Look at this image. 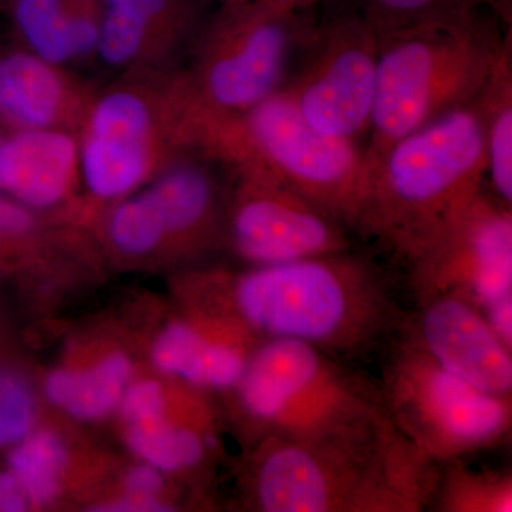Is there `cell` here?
I'll return each mask as SVG.
<instances>
[{
	"instance_id": "6da1fadb",
	"label": "cell",
	"mask_w": 512,
	"mask_h": 512,
	"mask_svg": "<svg viewBox=\"0 0 512 512\" xmlns=\"http://www.w3.org/2000/svg\"><path fill=\"white\" fill-rule=\"evenodd\" d=\"M227 288L241 329L308 343L342 362L387 345L406 322L382 268L353 249L255 265Z\"/></svg>"
},
{
	"instance_id": "7a4b0ae2",
	"label": "cell",
	"mask_w": 512,
	"mask_h": 512,
	"mask_svg": "<svg viewBox=\"0 0 512 512\" xmlns=\"http://www.w3.org/2000/svg\"><path fill=\"white\" fill-rule=\"evenodd\" d=\"M487 150L476 101L392 144L366 170L353 234L406 266L483 191Z\"/></svg>"
},
{
	"instance_id": "3957f363",
	"label": "cell",
	"mask_w": 512,
	"mask_h": 512,
	"mask_svg": "<svg viewBox=\"0 0 512 512\" xmlns=\"http://www.w3.org/2000/svg\"><path fill=\"white\" fill-rule=\"evenodd\" d=\"M439 466L387 420L359 436L301 443L265 437L252 468L264 512L429 510Z\"/></svg>"
},
{
	"instance_id": "277c9868",
	"label": "cell",
	"mask_w": 512,
	"mask_h": 512,
	"mask_svg": "<svg viewBox=\"0 0 512 512\" xmlns=\"http://www.w3.org/2000/svg\"><path fill=\"white\" fill-rule=\"evenodd\" d=\"M510 39L511 30L503 35L485 12L466 22L380 37L366 170L400 138L474 103Z\"/></svg>"
},
{
	"instance_id": "5b68a950",
	"label": "cell",
	"mask_w": 512,
	"mask_h": 512,
	"mask_svg": "<svg viewBox=\"0 0 512 512\" xmlns=\"http://www.w3.org/2000/svg\"><path fill=\"white\" fill-rule=\"evenodd\" d=\"M194 141L231 167L252 165L308 198L353 234L366 181L365 148L330 136L279 90L237 116L197 113Z\"/></svg>"
},
{
	"instance_id": "8992f818",
	"label": "cell",
	"mask_w": 512,
	"mask_h": 512,
	"mask_svg": "<svg viewBox=\"0 0 512 512\" xmlns=\"http://www.w3.org/2000/svg\"><path fill=\"white\" fill-rule=\"evenodd\" d=\"M235 389L266 437L316 443L369 433L389 420L376 383L298 340H264Z\"/></svg>"
},
{
	"instance_id": "52a82bcc",
	"label": "cell",
	"mask_w": 512,
	"mask_h": 512,
	"mask_svg": "<svg viewBox=\"0 0 512 512\" xmlns=\"http://www.w3.org/2000/svg\"><path fill=\"white\" fill-rule=\"evenodd\" d=\"M377 383L387 417L434 464L463 460L510 439L512 396H494L447 372L409 320L390 339Z\"/></svg>"
},
{
	"instance_id": "ba28073f",
	"label": "cell",
	"mask_w": 512,
	"mask_h": 512,
	"mask_svg": "<svg viewBox=\"0 0 512 512\" xmlns=\"http://www.w3.org/2000/svg\"><path fill=\"white\" fill-rule=\"evenodd\" d=\"M183 73L141 76L94 94L79 134L80 175L90 194L117 200L192 146Z\"/></svg>"
},
{
	"instance_id": "9c48e42d",
	"label": "cell",
	"mask_w": 512,
	"mask_h": 512,
	"mask_svg": "<svg viewBox=\"0 0 512 512\" xmlns=\"http://www.w3.org/2000/svg\"><path fill=\"white\" fill-rule=\"evenodd\" d=\"M275 0L222 5L195 37L185 73L191 103L210 116H237L279 92L313 25Z\"/></svg>"
},
{
	"instance_id": "30bf717a",
	"label": "cell",
	"mask_w": 512,
	"mask_h": 512,
	"mask_svg": "<svg viewBox=\"0 0 512 512\" xmlns=\"http://www.w3.org/2000/svg\"><path fill=\"white\" fill-rule=\"evenodd\" d=\"M379 50L359 10L340 13L313 25L281 90L312 126L357 143L372 120Z\"/></svg>"
},
{
	"instance_id": "8fae6325",
	"label": "cell",
	"mask_w": 512,
	"mask_h": 512,
	"mask_svg": "<svg viewBox=\"0 0 512 512\" xmlns=\"http://www.w3.org/2000/svg\"><path fill=\"white\" fill-rule=\"evenodd\" d=\"M417 306L454 296L484 309L512 295V212L480 191L404 266Z\"/></svg>"
},
{
	"instance_id": "7c38bea8",
	"label": "cell",
	"mask_w": 512,
	"mask_h": 512,
	"mask_svg": "<svg viewBox=\"0 0 512 512\" xmlns=\"http://www.w3.org/2000/svg\"><path fill=\"white\" fill-rule=\"evenodd\" d=\"M232 170L228 234L245 261L272 265L352 251L348 227L274 175L252 165Z\"/></svg>"
},
{
	"instance_id": "4fadbf2b",
	"label": "cell",
	"mask_w": 512,
	"mask_h": 512,
	"mask_svg": "<svg viewBox=\"0 0 512 512\" xmlns=\"http://www.w3.org/2000/svg\"><path fill=\"white\" fill-rule=\"evenodd\" d=\"M410 328L447 372L494 396H512V350L495 336L476 306L454 296L419 305Z\"/></svg>"
},
{
	"instance_id": "5bb4252c",
	"label": "cell",
	"mask_w": 512,
	"mask_h": 512,
	"mask_svg": "<svg viewBox=\"0 0 512 512\" xmlns=\"http://www.w3.org/2000/svg\"><path fill=\"white\" fill-rule=\"evenodd\" d=\"M201 0H104L96 56L107 67L150 72L194 43Z\"/></svg>"
},
{
	"instance_id": "9a60e30c",
	"label": "cell",
	"mask_w": 512,
	"mask_h": 512,
	"mask_svg": "<svg viewBox=\"0 0 512 512\" xmlns=\"http://www.w3.org/2000/svg\"><path fill=\"white\" fill-rule=\"evenodd\" d=\"M93 96L62 66L29 50L0 56V126L9 133L60 128L79 134Z\"/></svg>"
},
{
	"instance_id": "2e32d148",
	"label": "cell",
	"mask_w": 512,
	"mask_h": 512,
	"mask_svg": "<svg viewBox=\"0 0 512 512\" xmlns=\"http://www.w3.org/2000/svg\"><path fill=\"white\" fill-rule=\"evenodd\" d=\"M79 175V136L73 131H12L0 144V190L25 207L59 204Z\"/></svg>"
},
{
	"instance_id": "e0dca14e",
	"label": "cell",
	"mask_w": 512,
	"mask_h": 512,
	"mask_svg": "<svg viewBox=\"0 0 512 512\" xmlns=\"http://www.w3.org/2000/svg\"><path fill=\"white\" fill-rule=\"evenodd\" d=\"M231 336L174 323L154 343L151 357L165 375L183 377L195 386L231 389L241 380L255 352L248 353L244 340Z\"/></svg>"
},
{
	"instance_id": "ac0fdd59",
	"label": "cell",
	"mask_w": 512,
	"mask_h": 512,
	"mask_svg": "<svg viewBox=\"0 0 512 512\" xmlns=\"http://www.w3.org/2000/svg\"><path fill=\"white\" fill-rule=\"evenodd\" d=\"M483 120L487 178L494 197L512 204V47L505 43L484 89L476 99Z\"/></svg>"
},
{
	"instance_id": "d6986e66",
	"label": "cell",
	"mask_w": 512,
	"mask_h": 512,
	"mask_svg": "<svg viewBox=\"0 0 512 512\" xmlns=\"http://www.w3.org/2000/svg\"><path fill=\"white\" fill-rule=\"evenodd\" d=\"M130 372L127 357L114 353L90 370L53 373L46 380V396L77 419H100L121 402Z\"/></svg>"
},
{
	"instance_id": "ffe728a7",
	"label": "cell",
	"mask_w": 512,
	"mask_h": 512,
	"mask_svg": "<svg viewBox=\"0 0 512 512\" xmlns=\"http://www.w3.org/2000/svg\"><path fill=\"white\" fill-rule=\"evenodd\" d=\"M429 510L511 512V473L473 468L461 463V460L440 464Z\"/></svg>"
},
{
	"instance_id": "44dd1931",
	"label": "cell",
	"mask_w": 512,
	"mask_h": 512,
	"mask_svg": "<svg viewBox=\"0 0 512 512\" xmlns=\"http://www.w3.org/2000/svg\"><path fill=\"white\" fill-rule=\"evenodd\" d=\"M505 0H359V12L380 37L427 26L453 25L487 10L504 12Z\"/></svg>"
},
{
	"instance_id": "7402d4cb",
	"label": "cell",
	"mask_w": 512,
	"mask_h": 512,
	"mask_svg": "<svg viewBox=\"0 0 512 512\" xmlns=\"http://www.w3.org/2000/svg\"><path fill=\"white\" fill-rule=\"evenodd\" d=\"M217 440L211 433L200 434L188 427L157 423L131 426L128 446L148 466L161 471H181L198 466Z\"/></svg>"
},
{
	"instance_id": "603a6c76",
	"label": "cell",
	"mask_w": 512,
	"mask_h": 512,
	"mask_svg": "<svg viewBox=\"0 0 512 512\" xmlns=\"http://www.w3.org/2000/svg\"><path fill=\"white\" fill-rule=\"evenodd\" d=\"M66 463V448L50 431H39L22 439L9 457L13 476L30 503L39 505L50 503L59 494Z\"/></svg>"
},
{
	"instance_id": "cb8c5ba5",
	"label": "cell",
	"mask_w": 512,
	"mask_h": 512,
	"mask_svg": "<svg viewBox=\"0 0 512 512\" xmlns=\"http://www.w3.org/2000/svg\"><path fill=\"white\" fill-rule=\"evenodd\" d=\"M10 15L26 50L46 62H73L64 0H10Z\"/></svg>"
},
{
	"instance_id": "d4e9b609",
	"label": "cell",
	"mask_w": 512,
	"mask_h": 512,
	"mask_svg": "<svg viewBox=\"0 0 512 512\" xmlns=\"http://www.w3.org/2000/svg\"><path fill=\"white\" fill-rule=\"evenodd\" d=\"M109 237L120 252L133 256L150 254L168 238L147 191L117 205L109 220Z\"/></svg>"
},
{
	"instance_id": "484cf974",
	"label": "cell",
	"mask_w": 512,
	"mask_h": 512,
	"mask_svg": "<svg viewBox=\"0 0 512 512\" xmlns=\"http://www.w3.org/2000/svg\"><path fill=\"white\" fill-rule=\"evenodd\" d=\"M35 413V399L28 384L0 369V448L28 436Z\"/></svg>"
},
{
	"instance_id": "4316f807",
	"label": "cell",
	"mask_w": 512,
	"mask_h": 512,
	"mask_svg": "<svg viewBox=\"0 0 512 512\" xmlns=\"http://www.w3.org/2000/svg\"><path fill=\"white\" fill-rule=\"evenodd\" d=\"M121 409L131 426L157 423L163 420V389L151 380L136 383L121 397Z\"/></svg>"
},
{
	"instance_id": "83f0119b",
	"label": "cell",
	"mask_w": 512,
	"mask_h": 512,
	"mask_svg": "<svg viewBox=\"0 0 512 512\" xmlns=\"http://www.w3.org/2000/svg\"><path fill=\"white\" fill-rule=\"evenodd\" d=\"M35 228V218L25 205L0 195V241L26 237Z\"/></svg>"
},
{
	"instance_id": "f1b7e54d",
	"label": "cell",
	"mask_w": 512,
	"mask_h": 512,
	"mask_svg": "<svg viewBox=\"0 0 512 512\" xmlns=\"http://www.w3.org/2000/svg\"><path fill=\"white\" fill-rule=\"evenodd\" d=\"M481 313L498 339L512 350V295L504 296L481 309Z\"/></svg>"
},
{
	"instance_id": "f546056e",
	"label": "cell",
	"mask_w": 512,
	"mask_h": 512,
	"mask_svg": "<svg viewBox=\"0 0 512 512\" xmlns=\"http://www.w3.org/2000/svg\"><path fill=\"white\" fill-rule=\"evenodd\" d=\"M161 484H163V480H161L157 468L151 466L134 468L128 473L126 480L128 497L156 500Z\"/></svg>"
},
{
	"instance_id": "4dcf8cb0",
	"label": "cell",
	"mask_w": 512,
	"mask_h": 512,
	"mask_svg": "<svg viewBox=\"0 0 512 512\" xmlns=\"http://www.w3.org/2000/svg\"><path fill=\"white\" fill-rule=\"evenodd\" d=\"M29 498L12 473H0V512H19L28 508Z\"/></svg>"
},
{
	"instance_id": "1f68e13d",
	"label": "cell",
	"mask_w": 512,
	"mask_h": 512,
	"mask_svg": "<svg viewBox=\"0 0 512 512\" xmlns=\"http://www.w3.org/2000/svg\"><path fill=\"white\" fill-rule=\"evenodd\" d=\"M164 505L157 503L156 500H140V498L128 497L121 503L107 505L101 508V511H114V512H133V511H167Z\"/></svg>"
},
{
	"instance_id": "d6a6232c",
	"label": "cell",
	"mask_w": 512,
	"mask_h": 512,
	"mask_svg": "<svg viewBox=\"0 0 512 512\" xmlns=\"http://www.w3.org/2000/svg\"><path fill=\"white\" fill-rule=\"evenodd\" d=\"M279 5L285 6V8L298 10V12H305L312 6H315L316 3H319L320 0H275Z\"/></svg>"
},
{
	"instance_id": "836d02e7",
	"label": "cell",
	"mask_w": 512,
	"mask_h": 512,
	"mask_svg": "<svg viewBox=\"0 0 512 512\" xmlns=\"http://www.w3.org/2000/svg\"><path fill=\"white\" fill-rule=\"evenodd\" d=\"M222 5H237V3L248 2V0H218Z\"/></svg>"
},
{
	"instance_id": "e575fe53",
	"label": "cell",
	"mask_w": 512,
	"mask_h": 512,
	"mask_svg": "<svg viewBox=\"0 0 512 512\" xmlns=\"http://www.w3.org/2000/svg\"><path fill=\"white\" fill-rule=\"evenodd\" d=\"M2 140H3V138H2V137H0V144H2Z\"/></svg>"
}]
</instances>
